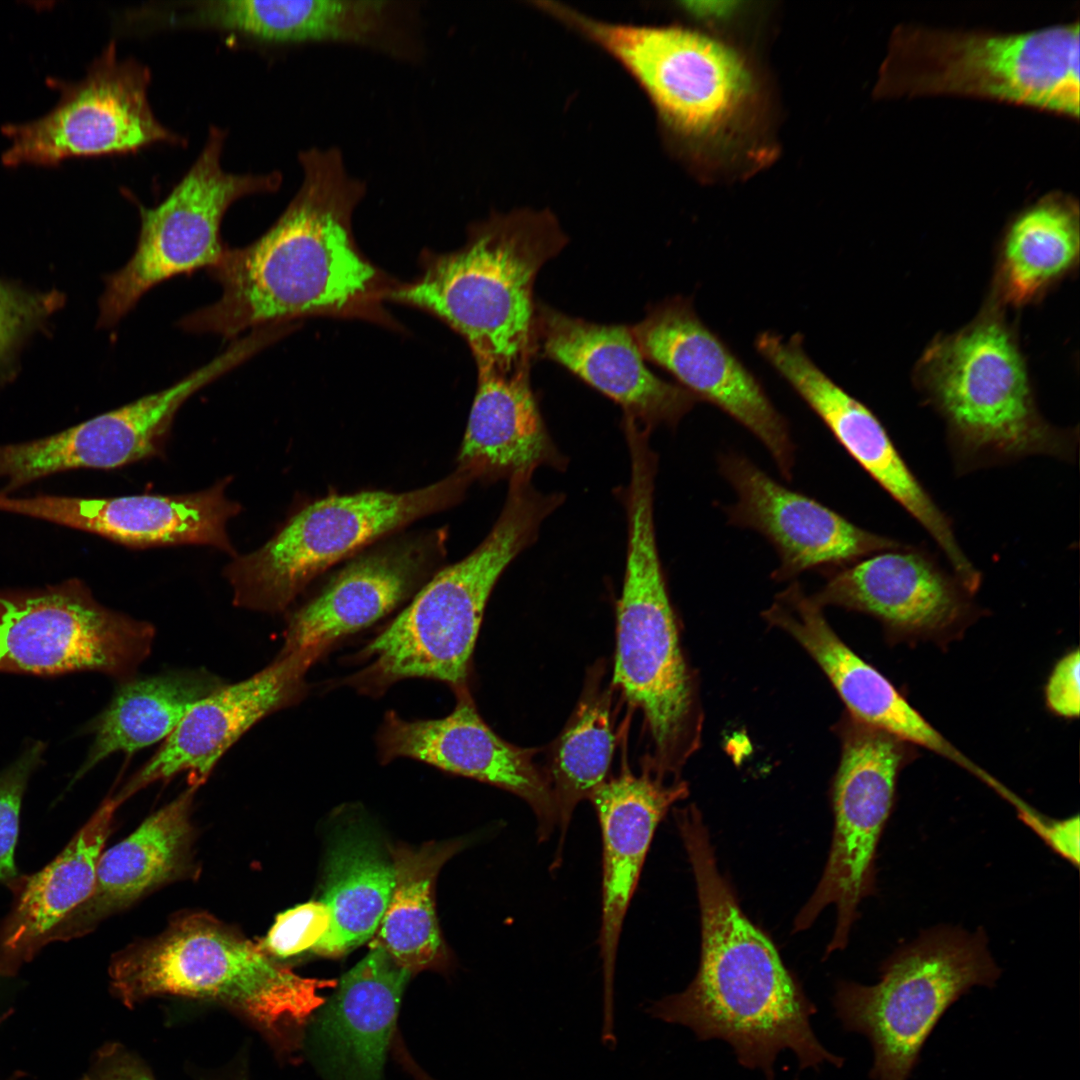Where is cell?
I'll list each match as a JSON object with an SVG mask.
<instances>
[{"label": "cell", "mask_w": 1080, "mask_h": 1080, "mask_svg": "<svg viewBox=\"0 0 1080 1080\" xmlns=\"http://www.w3.org/2000/svg\"><path fill=\"white\" fill-rule=\"evenodd\" d=\"M324 652L314 647L279 655L251 677L226 684L195 703L116 797L123 802L147 785L181 772H189L190 785L199 786L253 725L304 695L305 675Z\"/></svg>", "instance_id": "cell-21"}, {"label": "cell", "mask_w": 1080, "mask_h": 1080, "mask_svg": "<svg viewBox=\"0 0 1080 1080\" xmlns=\"http://www.w3.org/2000/svg\"><path fill=\"white\" fill-rule=\"evenodd\" d=\"M45 749L44 743H34L0 772V883L8 887L20 876L14 861V851L22 799L30 777L42 761Z\"/></svg>", "instance_id": "cell-37"}, {"label": "cell", "mask_w": 1080, "mask_h": 1080, "mask_svg": "<svg viewBox=\"0 0 1080 1080\" xmlns=\"http://www.w3.org/2000/svg\"><path fill=\"white\" fill-rule=\"evenodd\" d=\"M115 795L106 799L65 849L45 868L20 875L14 901L0 922V976H14L44 946L47 934L91 894L96 866L111 833Z\"/></svg>", "instance_id": "cell-31"}, {"label": "cell", "mask_w": 1080, "mask_h": 1080, "mask_svg": "<svg viewBox=\"0 0 1080 1080\" xmlns=\"http://www.w3.org/2000/svg\"><path fill=\"white\" fill-rule=\"evenodd\" d=\"M229 479L195 493L81 498L0 494V512L20 514L89 532L122 545H210L236 556L227 533L241 506L226 496Z\"/></svg>", "instance_id": "cell-22"}, {"label": "cell", "mask_w": 1080, "mask_h": 1080, "mask_svg": "<svg viewBox=\"0 0 1080 1080\" xmlns=\"http://www.w3.org/2000/svg\"><path fill=\"white\" fill-rule=\"evenodd\" d=\"M111 985L127 1005L149 996L211 999L269 1029L304 1024L332 980L302 977L206 913L174 919L159 936L114 956Z\"/></svg>", "instance_id": "cell-8"}, {"label": "cell", "mask_w": 1080, "mask_h": 1080, "mask_svg": "<svg viewBox=\"0 0 1080 1080\" xmlns=\"http://www.w3.org/2000/svg\"><path fill=\"white\" fill-rule=\"evenodd\" d=\"M1079 206L1072 196L1050 192L1008 224L997 253L988 301L1021 308L1041 301L1079 264Z\"/></svg>", "instance_id": "cell-32"}, {"label": "cell", "mask_w": 1080, "mask_h": 1080, "mask_svg": "<svg viewBox=\"0 0 1080 1080\" xmlns=\"http://www.w3.org/2000/svg\"><path fill=\"white\" fill-rule=\"evenodd\" d=\"M839 730L832 845L823 875L794 924L795 931L807 929L823 909L835 905L828 953L847 945L858 906L874 891L876 850L894 806L898 777L918 756L916 746L850 714Z\"/></svg>", "instance_id": "cell-13"}, {"label": "cell", "mask_w": 1080, "mask_h": 1080, "mask_svg": "<svg viewBox=\"0 0 1080 1080\" xmlns=\"http://www.w3.org/2000/svg\"><path fill=\"white\" fill-rule=\"evenodd\" d=\"M225 139L223 129L211 127L198 157L168 196L154 207H139L136 249L105 280L99 305L101 326L116 324L156 285L214 266L225 249L220 226L228 208L240 198L279 187L277 172L225 171L221 165Z\"/></svg>", "instance_id": "cell-12"}, {"label": "cell", "mask_w": 1080, "mask_h": 1080, "mask_svg": "<svg viewBox=\"0 0 1080 1080\" xmlns=\"http://www.w3.org/2000/svg\"><path fill=\"white\" fill-rule=\"evenodd\" d=\"M1079 22L1001 32L898 24L880 95L951 93L1079 115Z\"/></svg>", "instance_id": "cell-6"}, {"label": "cell", "mask_w": 1080, "mask_h": 1080, "mask_svg": "<svg viewBox=\"0 0 1080 1080\" xmlns=\"http://www.w3.org/2000/svg\"><path fill=\"white\" fill-rule=\"evenodd\" d=\"M80 1080H154L135 1060L119 1047L99 1050L92 1066Z\"/></svg>", "instance_id": "cell-41"}, {"label": "cell", "mask_w": 1080, "mask_h": 1080, "mask_svg": "<svg viewBox=\"0 0 1080 1080\" xmlns=\"http://www.w3.org/2000/svg\"><path fill=\"white\" fill-rule=\"evenodd\" d=\"M443 535L397 541L349 562L287 623L280 655L320 648L377 622L403 602L443 553Z\"/></svg>", "instance_id": "cell-27"}, {"label": "cell", "mask_w": 1080, "mask_h": 1080, "mask_svg": "<svg viewBox=\"0 0 1080 1080\" xmlns=\"http://www.w3.org/2000/svg\"><path fill=\"white\" fill-rule=\"evenodd\" d=\"M187 399L186 390L173 384L59 433L0 445V494L52 474L113 469L159 454Z\"/></svg>", "instance_id": "cell-26"}, {"label": "cell", "mask_w": 1080, "mask_h": 1080, "mask_svg": "<svg viewBox=\"0 0 1080 1080\" xmlns=\"http://www.w3.org/2000/svg\"><path fill=\"white\" fill-rule=\"evenodd\" d=\"M767 622L791 635L817 662L849 714L961 766L991 786L995 778L949 742L900 691L855 654L831 629L822 608L794 581L763 612Z\"/></svg>", "instance_id": "cell-24"}, {"label": "cell", "mask_w": 1080, "mask_h": 1080, "mask_svg": "<svg viewBox=\"0 0 1080 1080\" xmlns=\"http://www.w3.org/2000/svg\"><path fill=\"white\" fill-rule=\"evenodd\" d=\"M154 627L99 603L79 579L0 589V672H100L121 682L149 656Z\"/></svg>", "instance_id": "cell-14"}, {"label": "cell", "mask_w": 1080, "mask_h": 1080, "mask_svg": "<svg viewBox=\"0 0 1080 1080\" xmlns=\"http://www.w3.org/2000/svg\"><path fill=\"white\" fill-rule=\"evenodd\" d=\"M411 972L385 950L370 952L317 1010L320 1062L336 1080H382L404 989Z\"/></svg>", "instance_id": "cell-28"}, {"label": "cell", "mask_w": 1080, "mask_h": 1080, "mask_svg": "<svg viewBox=\"0 0 1080 1080\" xmlns=\"http://www.w3.org/2000/svg\"><path fill=\"white\" fill-rule=\"evenodd\" d=\"M298 160L302 180L284 212L252 243L224 249L208 269L220 298L183 317L182 329L236 339L248 329L346 310L376 290L379 274L352 232L364 182L336 148H310Z\"/></svg>", "instance_id": "cell-1"}, {"label": "cell", "mask_w": 1080, "mask_h": 1080, "mask_svg": "<svg viewBox=\"0 0 1080 1080\" xmlns=\"http://www.w3.org/2000/svg\"><path fill=\"white\" fill-rule=\"evenodd\" d=\"M455 692L456 705L443 718L408 721L387 712L377 734L380 759L407 757L509 791L533 810L538 840H548L557 828V812L547 774L536 765L534 752L494 733L466 688Z\"/></svg>", "instance_id": "cell-20"}, {"label": "cell", "mask_w": 1080, "mask_h": 1080, "mask_svg": "<svg viewBox=\"0 0 1080 1080\" xmlns=\"http://www.w3.org/2000/svg\"><path fill=\"white\" fill-rule=\"evenodd\" d=\"M674 818L696 882L701 956L687 988L654 1002L649 1013L688 1027L700 1040H724L741 1065L761 1069L769 1080L784 1050L795 1054L801 1068L841 1066L843 1059L830 1053L811 1027L815 1006L719 873L699 810L689 806Z\"/></svg>", "instance_id": "cell-2"}, {"label": "cell", "mask_w": 1080, "mask_h": 1080, "mask_svg": "<svg viewBox=\"0 0 1080 1080\" xmlns=\"http://www.w3.org/2000/svg\"><path fill=\"white\" fill-rule=\"evenodd\" d=\"M825 585L811 595L821 608L836 606L870 615L888 640L932 641L945 646L959 639L982 610L968 589L927 551L903 544L825 573Z\"/></svg>", "instance_id": "cell-17"}, {"label": "cell", "mask_w": 1080, "mask_h": 1080, "mask_svg": "<svg viewBox=\"0 0 1080 1080\" xmlns=\"http://www.w3.org/2000/svg\"><path fill=\"white\" fill-rule=\"evenodd\" d=\"M615 746L610 694L594 678L586 685L575 712L554 743L549 768L559 842L553 865L561 862L563 844L576 806L590 799L606 780Z\"/></svg>", "instance_id": "cell-36"}, {"label": "cell", "mask_w": 1080, "mask_h": 1080, "mask_svg": "<svg viewBox=\"0 0 1080 1080\" xmlns=\"http://www.w3.org/2000/svg\"><path fill=\"white\" fill-rule=\"evenodd\" d=\"M532 477L509 480L502 511L486 538L465 558L438 571L408 606L363 650L370 663L349 682L376 694L405 678L466 688L471 655L488 598L503 571L533 544L543 521L564 500L544 494Z\"/></svg>", "instance_id": "cell-5"}, {"label": "cell", "mask_w": 1080, "mask_h": 1080, "mask_svg": "<svg viewBox=\"0 0 1080 1080\" xmlns=\"http://www.w3.org/2000/svg\"><path fill=\"white\" fill-rule=\"evenodd\" d=\"M537 4L622 64L665 125L679 135H714L751 98L753 81L742 59L703 33L677 26L605 22L559 3Z\"/></svg>", "instance_id": "cell-11"}, {"label": "cell", "mask_w": 1080, "mask_h": 1080, "mask_svg": "<svg viewBox=\"0 0 1080 1080\" xmlns=\"http://www.w3.org/2000/svg\"><path fill=\"white\" fill-rule=\"evenodd\" d=\"M393 887L392 858L366 834L344 835L329 856L322 899L330 911V926L312 950L336 957L373 938Z\"/></svg>", "instance_id": "cell-34"}, {"label": "cell", "mask_w": 1080, "mask_h": 1080, "mask_svg": "<svg viewBox=\"0 0 1080 1080\" xmlns=\"http://www.w3.org/2000/svg\"><path fill=\"white\" fill-rule=\"evenodd\" d=\"M149 68L120 58L114 41L76 81L49 80L60 93L44 115L2 127L8 146L2 162L54 166L74 157L135 153L154 144L184 139L155 116L148 99Z\"/></svg>", "instance_id": "cell-15"}, {"label": "cell", "mask_w": 1080, "mask_h": 1080, "mask_svg": "<svg viewBox=\"0 0 1080 1080\" xmlns=\"http://www.w3.org/2000/svg\"><path fill=\"white\" fill-rule=\"evenodd\" d=\"M330 911L322 902H308L279 914L259 944L269 956L287 958L312 950L326 935Z\"/></svg>", "instance_id": "cell-38"}, {"label": "cell", "mask_w": 1080, "mask_h": 1080, "mask_svg": "<svg viewBox=\"0 0 1080 1080\" xmlns=\"http://www.w3.org/2000/svg\"><path fill=\"white\" fill-rule=\"evenodd\" d=\"M718 465L736 494V502L725 509L728 523L755 530L770 542L779 558L771 574L775 581L808 570L826 573L903 545L787 488L737 452L721 454Z\"/></svg>", "instance_id": "cell-19"}, {"label": "cell", "mask_w": 1080, "mask_h": 1080, "mask_svg": "<svg viewBox=\"0 0 1080 1080\" xmlns=\"http://www.w3.org/2000/svg\"><path fill=\"white\" fill-rule=\"evenodd\" d=\"M478 386L457 458L473 481L531 476L543 466L564 470L529 381V367L478 368Z\"/></svg>", "instance_id": "cell-29"}, {"label": "cell", "mask_w": 1080, "mask_h": 1080, "mask_svg": "<svg viewBox=\"0 0 1080 1080\" xmlns=\"http://www.w3.org/2000/svg\"><path fill=\"white\" fill-rule=\"evenodd\" d=\"M25 1075V1072L17 1070L7 1077L0 1075V1080H21Z\"/></svg>", "instance_id": "cell-43"}, {"label": "cell", "mask_w": 1080, "mask_h": 1080, "mask_svg": "<svg viewBox=\"0 0 1080 1080\" xmlns=\"http://www.w3.org/2000/svg\"><path fill=\"white\" fill-rule=\"evenodd\" d=\"M654 488V477L638 471L623 494L628 543L612 683L643 712L654 744L648 769L664 779L697 748L701 722L659 557Z\"/></svg>", "instance_id": "cell-7"}, {"label": "cell", "mask_w": 1080, "mask_h": 1080, "mask_svg": "<svg viewBox=\"0 0 1080 1080\" xmlns=\"http://www.w3.org/2000/svg\"><path fill=\"white\" fill-rule=\"evenodd\" d=\"M535 312V351L615 401L624 419L650 432L660 425L672 428L698 402L647 367L631 328L589 322L545 305Z\"/></svg>", "instance_id": "cell-23"}, {"label": "cell", "mask_w": 1080, "mask_h": 1080, "mask_svg": "<svg viewBox=\"0 0 1080 1080\" xmlns=\"http://www.w3.org/2000/svg\"><path fill=\"white\" fill-rule=\"evenodd\" d=\"M472 479L455 470L426 487L332 495L301 509L267 543L224 569L234 605L280 612L332 565L464 496Z\"/></svg>", "instance_id": "cell-10"}, {"label": "cell", "mask_w": 1080, "mask_h": 1080, "mask_svg": "<svg viewBox=\"0 0 1080 1080\" xmlns=\"http://www.w3.org/2000/svg\"><path fill=\"white\" fill-rule=\"evenodd\" d=\"M735 4L727 1H693L686 2L685 8L696 16L719 18L729 14Z\"/></svg>", "instance_id": "cell-42"}, {"label": "cell", "mask_w": 1080, "mask_h": 1080, "mask_svg": "<svg viewBox=\"0 0 1080 1080\" xmlns=\"http://www.w3.org/2000/svg\"><path fill=\"white\" fill-rule=\"evenodd\" d=\"M567 241L548 211L495 215L473 227L462 248L432 258L391 297L446 322L467 341L478 367H529L535 279Z\"/></svg>", "instance_id": "cell-4"}, {"label": "cell", "mask_w": 1080, "mask_h": 1080, "mask_svg": "<svg viewBox=\"0 0 1080 1080\" xmlns=\"http://www.w3.org/2000/svg\"><path fill=\"white\" fill-rule=\"evenodd\" d=\"M226 684L202 669L122 681L90 727L94 739L75 780L112 754L133 753L166 740L195 703Z\"/></svg>", "instance_id": "cell-33"}, {"label": "cell", "mask_w": 1080, "mask_h": 1080, "mask_svg": "<svg viewBox=\"0 0 1080 1080\" xmlns=\"http://www.w3.org/2000/svg\"><path fill=\"white\" fill-rule=\"evenodd\" d=\"M1005 311L986 300L966 326L935 337L913 371L923 400L943 420L959 476L1032 456L1077 457V429L1058 427L1039 410Z\"/></svg>", "instance_id": "cell-3"}, {"label": "cell", "mask_w": 1080, "mask_h": 1080, "mask_svg": "<svg viewBox=\"0 0 1080 1080\" xmlns=\"http://www.w3.org/2000/svg\"><path fill=\"white\" fill-rule=\"evenodd\" d=\"M198 787L190 785L101 854L91 894L47 934L44 945L89 933L103 919L185 871L192 840L190 812Z\"/></svg>", "instance_id": "cell-30"}, {"label": "cell", "mask_w": 1080, "mask_h": 1080, "mask_svg": "<svg viewBox=\"0 0 1080 1080\" xmlns=\"http://www.w3.org/2000/svg\"><path fill=\"white\" fill-rule=\"evenodd\" d=\"M56 294H33L0 281V361L23 334L58 304Z\"/></svg>", "instance_id": "cell-39"}, {"label": "cell", "mask_w": 1080, "mask_h": 1080, "mask_svg": "<svg viewBox=\"0 0 1080 1080\" xmlns=\"http://www.w3.org/2000/svg\"><path fill=\"white\" fill-rule=\"evenodd\" d=\"M755 348L823 421L847 453L928 533L949 565L963 568L968 557L949 516L908 466L878 417L808 356L803 336L796 333L784 339L775 332L764 331L755 339Z\"/></svg>", "instance_id": "cell-18"}, {"label": "cell", "mask_w": 1080, "mask_h": 1080, "mask_svg": "<svg viewBox=\"0 0 1080 1080\" xmlns=\"http://www.w3.org/2000/svg\"><path fill=\"white\" fill-rule=\"evenodd\" d=\"M459 842L427 843L393 851L394 887L371 946L385 950L411 973L432 967L442 956L433 887Z\"/></svg>", "instance_id": "cell-35"}, {"label": "cell", "mask_w": 1080, "mask_h": 1080, "mask_svg": "<svg viewBox=\"0 0 1080 1080\" xmlns=\"http://www.w3.org/2000/svg\"><path fill=\"white\" fill-rule=\"evenodd\" d=\"M645 359L678 385L721 409L767 449L780 474L793 477L795 445L788 423L758 378L696 313L691 298L676 296L651 306L631 328Z\"/></svg>", "instance_id": "cell-16"}, {"label": "cell", "mask_w": 1080, "mask_h": 1080, "mask_svg": "<svg viewBox=\"0 0 1080 1080\" xmlns=\"http://www.w3.org/2000/svg\"><path fill=\"white\" fill-rule=\"evenodd\" d=\"M1080 655L1076 648L1054 665L1046 687L1045 700L1051 712L1063 718H1077L1080 710Z\"/></svg>", "instance_id": "cell-40"}, {"label": "cell", "mask_w": 1080, "mask_h": 1080, "mask_svg": "<svg viewBox=\"0 0 1080 1080\" xmlns=\"http://www.w3.org/2000/svg\"><path fill=\"white\" fill-rule=\"evenodd\" d=\"M688 794L684 781L665 784L650 771L622 769L592 794L602 836V912L599 952L605 1022H612L616 958L624 919L654 833L668 810Z\"/></svg>", "instance_id": "cell-25"}, {"label": "cell", "mask_w": 1080, "mask_h": 1080, "mask_svg": "<svg viewBox=\"0 0 1080 1080\" xmlns=\"http://www.w3.org/2000/svg\"><path fill=\"white\" fill-rule=\"evenodd\" d=\"M1001 970L983 929L942 926L922 932L882 965L879 982H841L834 997L846 1030L871 1043L873 1080H907L946 1010L974 986L991 987Z\"/></svg>", "instance_id": "cell-9"}]
</instances>
